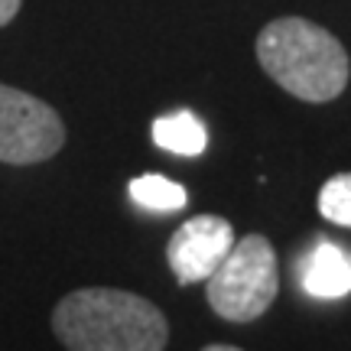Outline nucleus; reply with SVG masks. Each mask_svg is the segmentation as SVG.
<instances>
[{
    "label": "nucleus",
    "instance_id": "8",
    "mask_svg": "<svg viewBox=\"0 0 351 351\" xmlns=\"http://www.w3.org/2000/svg\"><path fill=\"white\" fill-rule=\"evenodd\" d=\"M127 192H130V199L137 202L140 208L160 212V215L179 212V208H186V202H189V192L179 182L166 179V176H156V173H143L137 179H130Z\"/></svg>",
    "mask_w": 351,
    "mask_h": 351
},
{
    "label": "nucleus",
    "instance_id": "3",
    "mask_svg": "<svg viewBox=\"0 0 351 351\" xmlns=\"http://www.w3.org/2000/svg\"><path fill=\"white\" fill-rule=\"evenodd\" d=\"M280 263L274 244L263 234H244L215 274L205 280V300L212 313L228 322H254L276 302Z\"/></svg>",
    "mask_w": 351,
    "mask_h": 351
},
{
    "label": "nucleus",
    "instance_id": "6",
    "mask_svg": "<svg viewBox=\"0 0 351 351\" xmlns=\"http://www.w3.org/2000/svg\"><path fill=\"white\" fill-rule=\"evenodd\" d=\"M302 289L315 300H339L351 293V254L341 251L339 244L319 238L313 251L302 257L300 267Z\"/></svg>",
    "mask_w": 351,
    "mask_h": 351
},
{
    "label": "nucleus",
    "instance_id": "2",
    "mask_svg": "<svg viewBox=\"0 0 351 351\" xmlns=\"http://www.w3.org/2000/svg\"><path fill=\"white\" fill-rule=\"evenodd\" d=\"M257 59L263 72L293 98L322 104L348 85V52L328 29L302 16H283L261 29Z\"/></svg>",
    "mask_w": 351,
    "mask_h": 351
},
{
    "label": "nucleus",
    "instance_id": "10",
    "mask_svg": "<svg viewBox=\"0 0 351 351\" xmlns=\"http://www.w3.org/2000/svg\"><path fill=\"white\" fill-rule=\"evenodd\" d=\"M16 13H20V0H0V26L10 23Z\"/></svg>",
    "mask_w": 351,
    "mask_h": 351
},
{
    "label": "nucleus",
    "instance_id": "11",
    "mask_svg": "<svg viewBox=\"0 0 351 351\" xmlns=\"http://www.w3.org/2000/svg\"><path fill=\"white\" fill-rule=\"evenodd\" d=\"M202 351H244V348H238V345H221V341H218V345H205Z\"/></svg>",
    "mask_w": 351,
    "mask_h": 351
},
{
    "label": "nucleus",
    "instance_id": "1",
    "mask_svg": "<svg viewBox=\"0 0 351 351\" xmlns=\"http://www.w3.org/2000/svg\"><path fill=\"white\" fill-rule=\"evenodd\" d=\"M52 332L65 351H166V315L130 289H72L52 309Z\"/></svg>",
    "mask_w": 351,
    "mask_h": 351
},
{
    "label": "nucleus",
    "instance_id": "9",
    "mask_svg": "<svg viewBox=\"0 0 351 351\" xmlns=\"http://www.w3.org/2000/svg\"><path fill=\"white\" fill-rule=\"evenodd\" d=\"M319 215L332 225L351 228V173L332 176L319 189Z\"/></svg>",
    "mask_w": 351,
    "mask_h": 351
},
{
    "label": "nucleus",
    "instance_id": "5",
    "mask_svg": "<svg viewBox=\"0 0 351 351\" xmlns=\"http://www.w3.org/2000/svg\"><path fill=\"white\" fill-rule=\"evenodd\" d=\"M234 247V228L221 215H195L173 231L166 261L179 287L205 283Z\"/></svg>",
    "mask_w": 351,
    "mask_h": 351
},
{
    "label": "nucleus",
    "instance_id": "4",
    "mask_svg": "<svg viewBox=\"0 0 351 351\" xmlns=\"http://www.w3.org/2000/svg\"><path fill=\"white\" fill-rule=\"evenodd\" d=\"M65 124L46 101L0 85V163L33 166L62 150Z\"/></svg>",
    "mask_w": 351,
    "mask_h": 351
},
{
    "label": "nucleus",
    "instance_id": "7",
    "mask_svg": "<svg viewBox=\"0 0 351 351\" xmlns=\"http://www.w3.org/2000/svg\"><path fill=\"white\" fill-rule=\"evenodd\" d=\"M153 143L176 156H202L208 147V130L192 111H176L153 121Z\"/></svg>",
    "mask_w": 351,
    "mask_h": 351
}]
</instances>
